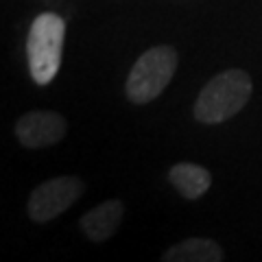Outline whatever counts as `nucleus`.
<instances>
[{"mask_svg":"<svg viewBox=\"0 0 262 262\" xmlns=\"http://www.w3.org/2000/svg\"><path fill=\"white\" fill-rule=\"evenodd\" d=\"M68 122L61 114L48 112V110H35L22 114L15 122V136L24 149H46L66 138Z\"/></svg>","mask_w":262,"mask_h":262,"instance_id":"39448f33","label":"nucleus"},{"mask_svg":"<svg viewBox=\"0 0 262 262\" xmlns=\"http://www.w3.org/2000/svg\"><path fill=\"white\" fill-rule=\"evenodd\" d=\"M168 182L188 201H196L210 190L212 175L208 168L192 162H179L168 170Z\"/></svg>","mask_w":262,"mask_h":262,"instance_id":"0eeeda50","label":"nucleus"},{"mask_svg":"<svg viewBox=\"0 0 262 262\" xmlns=\"http://www.w3.org/2000/svg\"><path fill=\"white\" fill-rule=\"evenodd\" d=\"M177 63H179V55L170 44L153 46L146 53H142L127 77L125 83L127 98L136 105L155 101L168 88L170 79L175 77Z\"/></svg>","mask_w":262,"mask_h":262,"instance_id":"7ed1b4c3","label":"nucleus"},{"mask_svg":"<svg viewBox=\"0 0 262 262\" xmlns=\"http://www.w3.org/2000/svg\"><path fill=\"white\" fill-rule=\"evenodd\" d=\"M85 192V182L75 175H61L46 179L31 192L27 203V214L35 223H48V221L63 214L72 208Z\"/></svg>","mask_w":262,"mask_h":262,"instance_id":"20e7f679","label":"nucleus"},{"mask_svg":"<svg viewBox=\"0 0 262 262\" xmlns=\"http://www.w3.org/2000/svg\"><path fill=\"white\" fill-rule=\"evenodd\" d=\"M253 94V81L245 70L229 68L212 77L194 101V118L203 125H219L234 118Z\"/></svg>","mask_w":262,"mask_h":262,"instance_id":"f257e3e1","label":"nucleus"},{"mask_svg":"<svg viewBox=\"0 0 262 262\" xmlns=\"http://www.w3.org/2000/svg\"><path fill=\"white\" fill-rule=\"evenodd\" d=\"M122 216H125V206H122L120 199H110L103 201L101 206L92 208L90 212H85L81 216V229L92 243H105L110 241L116 229L122 223Z\"/></svg>","mask_w":262,"mask_h":262,"instance_id":"423d86ee","label":"nucleus"},{"mask_svg":"<svg viewBox=\"0 0 262 262\" xmlns=\"http://www.w3.org/2000/svg\"><path fill=\"white\" fill-rule=\"evenodd\" d=\"M162 260L164 262H223L225 253L216 241L196 236V238H188L173 245L162 256Z\"/></svg>","mask_w":262,"mask_h":262,"instance_id":"6e6552de","label":"nucleus"},{"mask_svg":"<svg viewBox=\"0 0 262 262\" xmlns=\"http://www.w3.org/2000/svg\"><path fill=\"white\" fill-rule=\"evenodd\" d=\"M66 22L57 13H39L27 37L29 72L37 85H48L57 77L63 57Z\"/></svg>","mask_w":262,"mask_h":262,"instance_id":"f03ea898","label":"nucleus"}]
</instances>
